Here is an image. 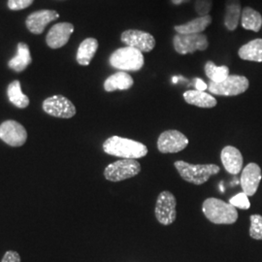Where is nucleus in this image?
I'll use <instances>...</instances> for the list:
<instances>
[{
    "label": "nucleus",
    "instance_id": "3",
    "mask_svg": "<svg viewBox=\"0 0 262 262\" xmlns=\"http://www.w3.org/2000/svg\"><path fill=\"white\" fill-rule=\"evenodd\" d=\"M175 168L180 176L187 183L193 185H203L212 176L219 174L221 168L215 164H190L183 160L175 161Z\"/></svg>",
    "mask_w": 262,
    "mask_h": 262
},
{
    "label": "nucleus",
    "instance_id": "21",
    "mask_svg": "<svg viewBox=\"0 0 262 262\" xmlns=\"http://www.w3.org/2000/svg\"><path fill=\"white\" fill-rule=\"evenodd\" d=\"M98 49V41L95 38H86L81 43L77 52V61L80 66H89Z\"/></svg>",
    "mask_w": 262,
    "mask_h": 262
},
{
    "label": "nucleus",
    "instance_id": "2",
    "mask_svg": "<svg viewBox=\"0 0 262 262\" xmlns=\"http://www.w3.org/2000/svg\"><path fill=\"white\" fill-rule=\"evenodd\" d=\"M202 212L215 225H233L238 220V212L233 205L215 197L207 198L203 202Z\"/></svg>",
    "mask_w": 262,
    "mask_h": 262
},
{
    "label": "nucleus",
    "instance_id": "1",
    "mask_svg": "<svg viewBox=\"0 0 262 262\" xmlns=\"http://www.w3.org/2000/svg\"><path fill=\"white\" fill-rule=\"evenodd\" d=\"M103 150L113 157L127 159H141L148 154V148L143 143L120 136H112L105 141Z\"/></svg>",
    "mask_w": 262,
    "mask_h": 262
},
{
    "label": "nucleus",
    "instance_id": "29",
    "mask_svg": "<svg viewBox=\"0 0 262 262\" xmlns=\"http://www.w3.org/2000/svg\"><path fill=\"white\" fill-rule=\"evenodd\" d=\"M213 0H196L194 4V9L200 17L209 15L212 10Z\"/></svg>",
    "mask_w": 262,
    "mask_h": 262
},
{
    "label": "nucleus",
    "instance_id": "20",
    "mask_svg": "<svg viewBox=\"0 0 262 262\" xmlns=\"http://www.w3.org/2000/svg\"><path fill=\"white\" fill-rule=\"evenodd\" d=\"M212 23V17L207 15L204 17H199L191 19L187 24L175 26L174 29L180 34H199L202 33Z\"/></svg>",
    "mask_w": 262,
    "mask_h": 262
},
{
    "label": "nucleus",
    "instance_id": "17",
    "mask_svg": "<svg viewBox=\"0 0 262 262\" xmlns=\"http://www.w3.org/2000/svg\"><path fill=\"white\" fill-rule=\"evenodd\" d=\"M134 84V81L129 74L124 71H120L108 77L104 82V90L108 93H112L117 90L125 91L129 90Z\"/></svg>",
    "mask_w": 262,
    "mask_h": 262
},
{
    "label": "nucleus",
    "instance_id": "19",
    "mask_svg": "<svg viewBox=\"0 0 262 262\" xmlns=\"http://www.w3.org/2000/svg\"><path fill=\"white\" fill-rule=\"evenodd\" d=\"M184 99L187 104L200 107V108H214L217 101L212 94L200 91H187L184 94Z\"/></svg>",
    "mask_w": 262,
    "mask_h": 262
},
{
    "label": "nucleus",
    "instance_id": "33",
    "mask_svg": "<svg viewBox=\"0 0 262 262\" xmlns=\"http://www.w3.org/2000/svg\"><path fill=\"white\" fill-rule=\"evenodd\" d=\"M187 1H189V0H172V2H173L174 4H176V5H178V4H182V3H184V2H187Z\"/></svg>",
    "mask_w": 262,
    "mask_h": 262
},
{
    "label": "nucleus",
    "instance_id": "13",
    "mask_svg": "<svg viewBox=\"0 0 262 262\" xmlns=\"http://www.w3.org/2000/svg\"><path fill=\"white\" fill-rule=\"evenodd\" d=\"M261 168L256 163H249L242 171L240 184L248 196L255 194L261 181Z\"/></svg>",
    "mask_w": 262,
    "mask_h": 262
},
{
    "label": "nucleus",
    "instance_id": "22",
    "mask_svg": "<svg viewBox=\"0 0 262 262\" xmlns=\"http://www.w3.org/2000/svg\"><path fill=\"white\" fill-rule=\"evenodd\" d=\"M238 55L243 60L262 62V39H254L245 44L239 49Z\"/></svg>",
    "mask_w": 262,
    "mask_h": 262
},
{
    "label": "nucleus",
    "instance_id": "9",
    "mask_svg": "<svg viewBox=\"0 0 262 262\" xmlns=\"http://www.w3.org/2000/svg\"><path fill=\"white\" fill-rule=\"evenodd\" d=\"M43 110L53 117L61 119H70L76 114L74 104L62 95H54L44 100Z\"/></svg>",
    "mask_w": 262,
    "mask_h": 262
},
{
    "label": "nucleus",
    "instance_id": "34",
    "mask_svg": "<svg viewBox=\"0 0 262 262\" xmlns=\"http://www.w3.org/2000/svg\"><path fill=\"white\" fill-rule=\"evenodd\" d=\"M173 82H174V83H176V82H177V78H176V77L173 79Z\"/></svg>",
    "mask_w": 262,
    "mask_h": 262
},
{
    "label": "nucleus",
    "instance_id": "8",
    "mask_svg": "<svg viewBox=\"0 0 262 262\" xmlns=\"http://www.w3.org/2000/svg\"><path fill=\"white\" fill-rule=\"evenodd\" d=\"M175 51L180 55L192 54L196 51H205L209 42L205 34H176L173 39Z\"/></svg>",
    "mask_w": 262,
    "mask_h": 262
},
{
    "label": "nucleus",
    "instance_id": "12",
    "mask_svg": "<svg viewBox=\"0 0 262 262\" xmlns=\"http://www.w3.org/2000/svg\"><path fill=\"white\" fill-rule=\"evenodd\" d=\"M0 139L12 147H20L28 139V133L19 122L6 121L0 124Z\"/></svg>",
    "mask_w": 262,
    "mask_h": 262
},
{
    "label": "nucleus",
    "instance_id": "32",
    "mask_svg": "<svg viewBox=\"0 0 262 262\" xmlns=\"http://www.w3.org/2000/svg\"><path fill=\"white\" fill-rule=\"evenodd\" d=\"M195 86H196L197 91H200V92H204L205 90L208 89V85L204 81H202L201 79H196L195 81Z\"/></svg>",
    "mask_w": 262,
    "mask_h": 262
},
{
    "label": "nucleus",
    "instance_id": "11",
    "mask_svg": "<svg viewBox=\"0 0 262 262\" xmlns=\"http://www.w3.org/2000/svg\"><path fill=\"white\" fill-rule=\"evenodd\" d=\"M122 41L128 47L139 50L142 53H149L156 46V39L149 32L129 29L122 32Z\"/></svg>",
    "mask_w": 262,
    "mask_h": 262
},
{
    "label": "nucleus",
    "instance_id": "31",
    "mask_svg": "<svg viewBox=\"0 0 262 262\" xmlns=\"http://www.w3.org/2000/svg\"><path fill=\"white\" fill-rule=\"evenodd\" d=\"M1 262H20L19 253L14 251L6 252Z\"/></svg>",
    "mask_w": 262,
    "mask_h": 262
},
{
    "label": "nucleus",
    "instance_id": "30",
    "mask_svg": "<svg viewBox=\"0 0 262 262\" xmlns=\"http://www.w3.org/2000/svg\"><path fill=\"white\" fill-rule=\"evenodd\" d=\"M33 0H9L8 1V7L11 10H21L28 8L32 4Z\"/></svg>",
    "mask_w": 262,
    "mask_h": 262
},
{
    "label": "nucleus",
    "instance_id": "6",
    "mask_svg": "<svg viewBox=\"0 0 262 262\" xmlns=\"http://www.w3.org/2000/svg\"><path fill=\"white\" fill-rule=\"evenodd\" d=\"M250 82L245 76L229 75L221 83L211 82L208 90L212 94L221 96H236L242 94L249 89Z\"/></svg>",
    "mask_w": 262,
    "mask_h": 262
},
{
    "label": "nucleus",
    "instance_id": "14",
    "mask_svg": "<svg viewBox=\"0 0 262 262\" xmlns=\"http://www.w3.org/2000/svg\"><path fill=\"white\" fill-rule=\"evenodd\" d=\"M73 31L74 26L70 23L56 24L48 33L46 37L48 46L52 49L63 47L69 41Z\"/></svg>",
    "mask_w": 262,
    "mask_h": 262
},
{
    "label": "nucleus",
    "instance_id": "4",
    "mask_svg": "<svg viewBox=\"0 0 262 262\" xmlns=\"http://www.w3.org/2000/svg\"><path fill=\"white\" fill-rule=\"evenodd\" d=\"M109 62L122 71H138L144 66V56L139 50L127 46L115 51Z\"/></svg>",
    "mask_w": 262,
    "mask_h": 262
},
{
    "label": "nucleus",
    "instance_id": "23",
    "mask_svg": "<svg viewBox=\"0 0 262 262\" xmlns=\"http://www.w3.org/2000/svg\"><path fill=\"white\" fill-rule=\"evenodd\" d=\"M31 60L28 45L26 43H19L17 55L10 60L8 66L16 72H21L31 63Z\"/></svg>",
    "mask_w": 262,
    "mask_h": 262
},
{
    "label": "nucleus",
    "instance_id": "18",
    "mask_svg": "<svg viewBox=\"0 0 262 262\" xmlns=\"http://www.w3.org/2000/svg\"><path fill=\"white\" fill-rule=\"evenodd\" d=\"M242 16L240 0H226L225 3V27L229 31L235 30Z\"/></svg>",
    "mask_w": 262,
    "mask_h": 262
},
{
    "label": "nucleus",
    "instance_id": "25",
    "mask_svg": "<svg viewBox=\"0 0 262 262\" xmlns=\"http://www.w3.org/2000/svg\"><path fill=\"white\" fill-rule=\"evenodd\" d=\"M7 95L10 102L19 109L27 108L29 105V98L26 94H23L19 81H14L8 85Z\"/></svg>",
    "mask_w": 262,
    "mask_h": 262
},
{
    "label": "nucleus",
    "instance_id": "26",
    "mask_svg": "<svg viewBox=\"0 0 262 262\" xmlns=\"http://www.w3.org/2000/svg\"><path fill=\"white\" fill-rule=\"evenodd\" d=\"M205 73L211 82L221 83L229 76V68L225 66H216L213 61H207Z\"/></svg>",
    "mask_w": 262,
    "mask_h": 262
},
{
    "label": "nucleus",
    "instance_id": "7",
    "mask_svg": "<svg viewBox=\"0 0 262 262\" xmlns=\"http://www.w3.org/2000/svg\"><path fill=\"white\" fill-rule=\"evenodd\" d=\"M177 200L174 194L164 190L159 193L156 203V217L159 224L163 225H172L177 216L176 212Z\"/></svg>",
    "mask_w": 262,
    "mask_h": 262
},
{
    "label": "nucleus",
    "instance_id": "28",
    "mask_svg": "<svg viewBox=\"0 0 262 262\" xmlns=\"http://www.w3.org/2000/svg\"><path fill=\"white\" fill-rule=\"evenodd\" d=\"M229 203L231 205H233L235 208H239L242 210H248L251 207L249 196L244 192H240V193L236 194L235 196L231 197L229 199Z\"/></svg>",
    "mask_w": 262,
    "mask_h": 262
},
{
    "label": "nucleus",
    "instance_id": "24",
    "mask_svg": "<svg viewBox=\"0 0 262 262\" xmlns=\"http://www.w3.org/2000/svg\"><path fill=\"white\" fill-rule=\"evenodd\" d=\"M241 25L242 28L247 30L258 32L262 27V17L260 13H258L257 11L251 7L244 8L241 16Z\"/></svg>",
    "mask_w": 262,
    "mask_h": 262
},
{
    "label": "nucleus",
    "instance_id": "15",
    "mask_svg": "<svg viewBox=\"0 0 262 262\" xmlns=\"http://www.w3.org/2000/svg\"><path fill=\"white\" fill-rule=\"evenodd\" d=\"M59 15L53 10H41L30 14L27 19V28L34 34H41L48 25L58 19Z\"/></svg>",
    "mask_w": 262,
    "mask_h": 262
},
{
    "label": "nucleus",
    "instance_id": "27",
    "mask_svg": "<svg viewBox=\"0 0 262 262\" xmlns=\"http://www.w3.org/2000/svg\"><path fill=\"white\" fill-rule=\"evenodd\" d=\"M250 220V236L255 240H262V215H252Z\"/></svg>",
    "mask_w": 262,
    "mask_h": 262
},
{
    "label": "nucleus",
    "instance_id": "16",
    "mask_svg": "<svg viewBox=\"0 0 262 262\" xmlns=\"http://www.w3.org/2000/svg\"><path fill=\"white\" fill-rule=\"evenodd\" d=\"M221 159L225 170L237 175L243 168L244 159L241 151L233 146H226L221 152Z\"/></svg>",
    "mask_w": 262,
    "mask_h": 262
},
{
    "label": "nucleus",
    "instance_id": "5",
    "mask_svg": "<svg viewBox=\"0 0 262 262\" xmlns=\"http://www.w3.org/2000/svg\"><path fill=\"white\" fill-rule=\"evenodd\" d=\"M141 172V164L136 159H122L109 164L104 170V177L110 182H121L133 178Z\"/></svg>",
    "mask_w": 262,
    "mask_h": 262
},
{
    "label": "nucleus",
    "instance_id": "10",
    "mask_svg": "<svg viewBox=\"0 0 262 262\" xmlns=\"http://www.w3.org/2000/svg\"><path fill=\"white\" fill-rule=\"evenodd\" d=\"M188 145V139L178 130H166L159 135L158 149L162 154H176L185 150Z\"/></svg>",
    "mask_w": 262,
    "mask_h": 262
}]
</instances>
